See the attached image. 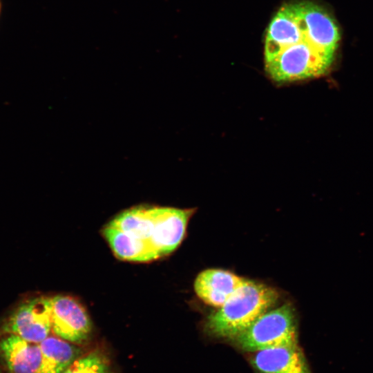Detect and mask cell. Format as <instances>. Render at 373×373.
<instances>
[{
    "label": "cell",
    "instance_id": "1",
    "mask_svg": "<svg viewBox=\"0 0 373 373\" xmlns=\"http://www.w3.org/2000/svg\"><path fill=\"white\" fill-rule=\"evenodd\" d=\"M278 298L275 289L249 280L207 317L205 330L213 337L233 340L268 311Z\"/></svg>",
    "mask_w": 373,
    "mask_h": 373
},
{
    "label": "cell",
    "instance_id": "2",
    "mask_svg": "<svg viewBox=\"0 0 373 373\" xmlns=\"http://www.w3.org/2000/svg\"><path fill=\"white\" fill-rule=\"evenodd\" d=\"M334 55L314 46L307 33L296 43L265 56V70L278 83L314 77L327 70Z\"/></svg>",
    "mask_w": 373,
    "mask_h": 373
},
{
    "label": "cell",
    "instance_id": "3",
    "mask_svg": "<svg viewBox=\"0 0 373 373\" xmlns=\"http://www.w3.org/2000/svg\"><path fill=\"white\" fill-rule=\"evenodd\" d=\"M233 340L240 348L250 352L298 345L293 308L290 304H284L267 311Z\"/></svg>",
    "mask_w": 373,
    "mask_h": 373
},
{
    "label": "cell",
    "instance_id": "4",
    "mask_svg": "<svg viewBox=\"0 0 373 373\" xmlns=\"http://www.w3.org/2000/svg\"><path fill=\"white\" fill-rule=\"evenodd\" d=\"M51 298L40 297L19 305L9 316L3 329L25 341L39 344L52 330Z\"/></svg>",
    "mask_w": 373,
    "mask_h": 373
},
{
    "label": "cell",
    "instance_id": "5",
    "mask_svg": "<svg viewBox=\"0 0 373 373\" xmlns=\"http://www.w3.org/2000/svg\"><path fill=\"white\" fill-rule=\"evenodd\" d=\"M149 211L153 221L149 242L161 258L180 245L193 211L169 207H149Z\"/></svg>",
    "mask_w": 373,
    "mask_h": 373
},
{
    "label": "cell",
    "instance_id": "6",
    "mask_svg": "<svg viewBox=\"0 0 373 373\" xmlns=\"http://www.w3.org/2000/svg\"><path fill=\"white\" fill-rule=\"evenodd\" d=\"M52 331L72 343H82L90 336L91 322L84 306L75 298L57 295L51 298Z\"/></svg>",
    "mask_w": 373,
    "mask_h": 373
},
{
    "label": "cell",
    "instance_id": "7",
    "mask_svg": "<svg viewBox=\"0 0 373 373\" xmlns=\"http://www.w3.org/2000/svg\"><path fill=\"white\" fill-rule=\"evenodd\" d=\"M291 3L311 43L317 48L334 55L340 35L338 26L332 16L322 7L312 2Z\"/></svg>",
    "mask_w": 373,
    "mask_h": 373
},
{
    "label": "cell",
    "instance_id": "8",
    "mask_svg": "<svg viewBox=\"0 0 373 373\" xmlns=\"http://www.w3.org/2000/svg\"><path fill=\"white\" fill-rule=\"evenodd\" d=\"M248 282L249 280L230 271L209 269L198 275L194 289L204 303L219 308L236 291Z\"/></svg>",
    "mask_w": 373,
    "mask_h": 373
},
{
    "label": "cell",
    "instance_id": "9",
    "mask_svg": "<svg viewBox=\"0 0 373 373\" xmlns=\"http://www.w3.org/2000/svg\"><path fill=\"white\" fill-rule=\"evenodd\" d=\"M251 364L256 373H311L298 345L253 352Z\"/></svg>",
    "mask_w": 373,
    "mask_h": 373
},
{
    "label": "cell",
    "instance_id": "10",
    "mask_svg": "<svg viewBox=\"0 0 373 373\" xmlns=\"http://www.w3.org/2000/svg\"><path fill=\"white\" fill-rule=\"evenodd\" d=\"M0 353L10 373H39L42 352L39 344L10 334L0 341Z\"/></svg>",
    "mask_w": 373,
    "mask_h": 373
},
{
    "label": "cell",
    "instance_id": "11",
    "mask_svg": "<svg viewBox=\"0 0 373 373\" xmlns=\"http://www.w3.org/2000/svg\"><path fill=\"white\" fill-rule=\"evenodd\" d=\"M102 235L115 256L120 260L146 262L160 258L149 240L134 237L108 224L103 229Z\"/></svg>",
    "mask_w": 373,
    "mask_h": 373
},
{
    "label": "cell",
    "instance_id": "12",
    "mask_svg": "<svg viewBox=\"0 0 373 373\" xmlns=\"http://www.w3.org/2000/svg\"><path fill=\"white\" fill-rule=\"evenodd\" d=\"M39 346L43 357L39 373H64L79 352L72 343L59 337L48 336Z\"/></svg>",
    "mask_w": 373,
    "mask_h": 373
},
{
    "label": "cell",
    "instance_id": "13",
    "mask_svg": "<svg viewBox=\"0 0 373 373\" xmlns=\"http://www.w3.org/2000/svg\"><path fill=\"white\" fill-rule=\"evenodd\" d=\"M108 225L134 237L149 241L152 233L153 221L149 207L137 206L122 211L108 223Z\"/></svg>",
    "mask_w": 373,
    "mask_h": 373
},
{
    "label": "cell",
    "instance_id": "14",
    "mask_svg": "<svg viewBox=\"0 0 373 373\" xmlns=\"http://www.w3.org/2000/svg\"><path fill=\"white\" fill-rule=\"evenodd\" d=\"M64 373H111L106 358L98 352L77 357Z\"/></svg>",
    "mask_w": 373,
    "mask_h": 373
}]
</instances>
